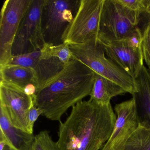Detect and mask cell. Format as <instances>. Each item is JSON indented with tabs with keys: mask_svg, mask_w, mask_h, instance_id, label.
<instances>
[{
	"mask_svg": "<svg viewBox=\"0 0 150 150\" xmlns=\"http://www.w3.org/2000/svg\"><path fill=\"white\" fill-rule=\"evenodd\" d=\"M110 103L99 104L89 99L72 108L64 122H59V150H100L112 133L116 120Z\"/></svg>",
	"mask_w": 150,
	"mask_h": 150,
	"instance_id": "1",
	"label": "cell"
},
{
	"mask_svg": "<svg viewBox=\"0 0 150 150\" xmlns=\"http://www.w3.org/2000/svg\"><path fill=\"white\" fill-rule=\"evenodd\" d=\"M95 74L80 61L72 59L38 92L35 106L42 110L46 118L61 122L62 116L70 108L90 96Z\"/></svg>",
	"mask_w": 150,
	"mask_h": 150,
	"instance_id": "2",
	"label": "cell"
},
{
	"mask_svg": "<svg viewBox=\"0 0 150 150\" xmlns=\"http://www.w3.org/2000/svg\"><path fill=\"white\" fill-rule=\"evenodd\" d=\"M74 59L88 67L95 73L110 80L132 95L137 90L136 81L113 60L105 57L103 46L98 39L85 43L71 45Z\"/></svg>",
	"mask_w": 150,
	"mask_h": 150,
	"instance_id": "3",
	"label": "cell"
},
{
	"mask_svg": "<svg viewBox=\"0 0 150 150\" xmlns=\"http://www.w3.org/2000/svg\"><path fill=\"white\" fill-rule=\"evenodd\" d=\"M140 14L127 9L116 0H104L98 41L110 44L125 40L137 28Z\"/></svg>",
	"mask_w": 150,
	"mask_h": 150,
	"instance_id": "4",
	"label": "cell"
},
{
	"mask_svg": "<svg viewBox=\"0 0 150 150\" xmlns=\"http://www.w3.org/2000/svg\"><path fill=\"white\" fill-rule=\"evenodd\" d=\"M104 0H81L72 21L62 36V42L80 45L98 39Z\"/></svg>",
	"mask_w": 150,
	"mask_h": 150,
	"instance_id": "5",
	"label": "cell"
},
{
	"mask_svg": "<svg viewBox=\"0 0 150 150\" xmlns=\"http://www.w3.org/2000/svg\"><path fill=\"white\" fill-rule=\"evenodd\" d=\"M80 1L44 0L42 24L45 43L56 45L62 43L63 34L79 8Z\"/></svg>",
	"mask_w": 150,
	"mask_h": 150,
	"instance_id": "6",
	"label": "cell"
},
{
	"mask_svg": "<svg viewBox=\"0 0 150 150\" xmlns=\"http://www.w3.org/2000/svg\"><path fill=\"white\" fill-rule=\"evenodd\" d=\"M44 0H33L24 16L13 43L12 56L42 50L45 45L42 24Z\"/></svg>",
	"mask_w": 150,
	"mask_h": 150,
	"instance_id": "7",
	"label": "cell"
},
{
	"mask_svg": "<svg viewBox=\"0 0 150 150\" xmlns=\"http://www.w3.org/2000/svg\"><path fill=\"white\" fill-rule=\"evenodd\" d=\"M33 0H6L3 3L0 21V67L12 57V49L21 23Z\"/></svg>",
	"mask_w": 150,
	"mask_h": 150,
	"instance_id": "8",
	"label": "cell"
},
{
	"mask_svg": "<svg viewBox=\"0 0 150 150\" xmlns=\"http://www.w3.org/2000/svg\"><path fill=\"white\" fill-rule=\"evenodd\" d=\"M35 99L25 93L22 88L0 81V107L15 127L31 133L28 114Z\"/></svg>",
	"mask_w": 150,
	"mask_h": 150,
	"instance_id": "9",
	"label": "cell"
},
{
	"mask_svg": "<svg viewBox=\"0 0 150 150\" xmlns=\"http://www.w3.org/2000/svg\"><path fill=\"white\" fill-rule=\"evenodd\" d=\"M116 120L112 133L101 150H122L124 146L139 125L133 98L115 107Z\"/></svg>",
	"mask_w": 150,
	"mask_h": 150,
	"instance_id": "10",
	"label": "cell"
},
{
	"mask_svg": "<svg viewBox=\"0 0 150 150\" xmlns=\"http://www.w3.org/2000/svg\"><path fill=\"white\" fill-rule=\"evenodd\" d=\"M100 43L109 58L134 79L137 78L144 66L142 48L132 49L126 45L123 41L110 44Z\"/></svg>",
	"mask_w": 150,
	"mask_h": 150,
	"instance_id": "11",
	"label": "cell"
},
{
	"mask_svg": "<svg viewBox=\"0 0 150 150\" xmlns=\"http://www.w3.org/2000/svg\"><path fill=\"white\" fill-rule=\"evenodd\" d=\"M137 90L132 95L139 124L150 126V73L143 66L135 79Z\"/></svg>",
	"mask_w": 150,
	"mask_h": 150,
	"instance_id": "12",
	"label": "cell"
},
{
	"mask_svg": "<svg viewBox=\"0 0 150 150\" xmlns=\"http://www.w3.org/2000/svg\"><path fill=\"white\" fill-rule=\"evenodd\" d=\"M0 137L6 140L8 145L14 150H31L35 136L14 126L4 110L1 108Z\"/></svg>",
	"mask_w": 150,
	"mask_h": 150,
	"instance_id": "13",
	"label": "cell"
},
{
	"mask_svg": "<svg viewBox=\"0 0 150 150\" xmlns=\"http://www.w3.org/2000/svg\"><path fill=\"white\" fill-rule=\"evenodd\" d=\"M126 93L127 92L116 83L95 73L89 99L99 104H109L113 97Z\"/></svg>",
	"mask_w": 150,
	"mask_h": 150,
	"instance_id": "14",
	"label": "cell"
},
{
	"mask_svg": "<svg viewBox=\"0 0 150 150\" xmlns=\"http://www.w3.org/2000/svg\"><path fill=\"white\" fill-rule=\"evenodd\" d=\"M0 78L1 81L17 86L23 90L29 84L36 86L35 73L34 69L29 67L5 65L0 67Z\"/></svg>",
	"mask_w": 150,
	"mask_h": 150,
	"instance_id": "15",
	"label": "cell"
},
{
	"mask_svg": "<svg viewBox=\"0 0 150 150\" xmlns=\"http://www.w3.org/2000/svg\"><path fill=\"white\" fill-rule=\"evenodd\" d=\"M65 64L54 57H42L33 69L38 91L64 69Z\"/></svg>",
	"mask_w": 150,
	"mask_h": 150,
	"instance_id": "16",
	"label": "cell"
},
{
	"mask_svg": "<svg viewBox=\"0 0 150 150\" xmlns=\"http://www.w3.org/2000/svg\"><path fill=\"white\" fill-rule=\"evenodd\" d=\"M122 150H150V126L139 124Z\"/></svg>",
	"mask_w": 150,
	"mask_h": 150,
	"instance_id": "17",
	"label": "cell"
},
{
	"mask_svg": "<svg viewBox=\"0 0 150 150\" xmlns=\"http://www.w3.org/2000/svg\"><path fill=\"white\" fill-rule=\"evenodd\" d=\"M42 57H57L65 64H68L72 59H74L70 45L66 43H62L56 45L46 43L42 49Z\"/></svg>",
	"mask_w": 150,
	"mask_h": 150,
	"instance_id": "18",
	"label": "cell"
},
{
	"mask_svg": "<svg viewBox=\"0 0 150 150\" xmlns=\"http://www.w3.org/2000/svg\"><path fill=\"white\" fill-rule=\"evenodd\" d=\"M42 49L26 54L12 56L6 64L15 65L33 69L42 57Z\"/></svg>",
	"mask_w": 150,
	"mask_h": 150,
	"instance_id": "19",
	"label": "cell"
},
{
	"mask_svg": "<svg viewBox=\"0 0 150 150\" xmlns=\"http://www.w3.org/2000/svg\"><path fill=\"white\" fill-rule=\"evenodd\" d=\"M31 150H59L57 142L52 139L50 132L42 130L35 136Z\"/></svg>",
	"mask_w": 150,
	"mask_h": 150,
	"instance_id": "20",
	"label": "cell"
},
{
	"mask_svg": "<svg viewBox=\"0 0 150 150\" xmlns=\"http://www.w3.org/2000/svg\"><path fill=\"white\" fill-rule=\"evenodd\" d=\"M123 41L126 45L132 49H138L142 48V33L139 28L137 27Z\"/></svg>",
	"mask_w": 150,
	"mask_h": 150,
	"instance_id": "21",
	"label": "cell"
},
{
	"mask_svg": "<svg viewBox=\"0 0 150 150\" xmlns=\"http://www.w3.org/2000/svg\"><path fill=\"white\" fill-rule=\"evenodd\" d=\"M142 49L144 59H150V21L142 33Z\"/></svg>",
	"mask_w": 150,
	"mask_h": 150,
	"instance_id": "22",
	"label": "cell"
},
{
	"mask_svg": "<svg viewBox=\"0 0 150 150\" xmlns=\"http://www.w3.org/2000/svg\"><path fill=\"white\" fill-rule=\"evenodd\" d=\"M116 1L129 10L138 12L141 14L145 12V7L143 0H116Z\"/></svg>",
	"mask_w": 150,
	"mask_h": 150,
	"instance_id": "23",
	"label": "cell"
},
{
	"mask_svg": "<svg viewBox=\"0 0 150 150\" xmlns=\"http://www.w3.org/2000/svg\"><path fill=\"white\" fill-rule=\"evenodd\" d=\"M43 111L41 109L36 107L35 105L31 106L28 114L29 125L31 133L33 134L34 124L41 115H42Z\"/></svg>",
	"mask_w": 150,
	"mask_h": 150,
	"instance_id": "24",
	"label": "cell"
},
{
	"mask_svg": "<svg viewBox=\"0 0 150 150\" xmlns=\"http://www.w3.org/2000/svg\"><path fill=\"white\" fill-rule=\"evenodd\" d=\"M145 7V12L150 14V0H143Z\"/></svg>",
	"mask_w": 150,
	"mask_h": 150,
	"instance_id": "25",
	"label": "cell"
},
{
	"mask_svg": "<svg viewBox=\"0 0 150 150\" xmlns=\"http://www.w3.org/2000/svg\"><path fill=\"white\" fill-rule=\"evenodd\" d=\"M144 60L145 61L148 67V69L150 73V59H145Z\"/></svg>",
	"mask_w": 150,
	"mask_h": 150,
	"instance_id": "26",
	"label": "cell"
},
{
	"mask_svg": "<svg viewBox=\"0 0 150 150\" xmlns=\"http://www.w3.org/2000/svg\"><path fill=\"white\" fill-rule=\"evenodd\" d=\"M3 150H13V149L11 148L10 146H8V145H6V146H5L4 149H3Z\"/></svg>",
	"mask_w": 150,
	"mask_h": 150,
	"instance_id": "27",
	"label": "cell"
},
{
	"mask_svg": "<svg viewBox=\"0 0 150 150\" xmlns=\"http://www.w3.org/2000/svg\"><path fill=\"white\" fill-rule=\"evenodd\" d=\"M13 150H14L13 149Z\"/></svg>",
	"mask_w": 150,
	"mask_h": 150,
	"instance_id": "28",
	"label": "cell"
}]
</instances>
